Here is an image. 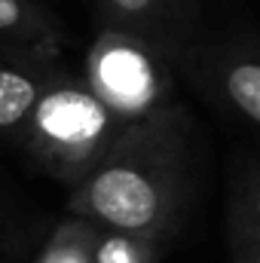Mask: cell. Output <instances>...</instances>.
Here are the masks:
<instances>
[{
	"mask_svg": "<svg viewBox=\"0 0 260 263\" xmlns=\"http://www.w3.org/2000/svg\"><path fill=\"white\" fill-rule=\"evenodd\" d=\"M0 34L22 43H55V25L31 0H0Z\"/></svg>",
	"mask_w": 260,
	"mask_h": 263,
	"instance_id": "obj_9",
	"label": "cell"
},
{
	"mask_svg": "<svg viewBox=\"0 0 260 263\" xmlns=\"http://www.w3.org/2000/svg\"><path fill=\"white\" fill-rule=\"evenodd\" d=\"M104 15L110 18L107 28H123L150 40V28L165 12V0H101Z\"/></svg>",
	"mask_w": 260,
	"mask_h": 263,
	"instance_id": "obj_10",
	"label": "cell"
},
{
	"mask_svg": "<svg viewBox=\"0 0 260 263\" xmlns=\"http://www.w3.org/2000/svg\"><path fill=\"white\" fill-rule=\"evenodd\" d=\"M46 83V77L28 67L0 62V132H18L28 126Z\"/></svg>",
	"mask_w": 260,
	"mask_h": 263,
	"instance_id": "obj_6",
	"label": "cell"
},
{
	"mask_svg": "<svg viewBox=\"0 0 260 263\" xmlns=\"http://www.w3.org/2000/svg\"><path fill=\"white\" fill-rule=\"evenodd\" d=\"M126 123L92 92L86 80L49 77L28 126L25 147L59 181L80 184L114 147Z\"/></svg>",
	"mask_w": 260,
	"mask_h": 263,
	"instance_id": "obj_2",
	"label": "cell"
},
{
	"mask_svg": "<svg viewBox=\"0 0 260 263\" xmlns=\"http://www.w3.org/2000/svg\"><path fill=\"white\" fill-rule=\"evenodd\" d=\"M172 242L153 239V236H135V233H120V230H104L98 239L95 263H159Z\"/></svg>",
	"mask_w": 260,
	"mask_h": 263,
	"instance_id": "obj_8",
	"label": "cell"
},
{
	"mask_svg": "<svg viewBox=\"0 0 260 263\" xmlns=\"http://www.w3.org/2000/svg\"><path fill=\"white\" fill-rule=\"evenodd\" d=\"M98 239H101V227L95 220L70 214L55 227L37 263H95Z\"/></svg>",
	"mask_w": 260,
	"mask_h": 263,
	"instance_id": "obj_7",
	"label": "cell"
},
{
	"mask_svg": "<svg viewBox=\"0 0 260 263\" xmlns=\"http://www.w3.org/2000/svg\"><path fill=\"white\" fill-rule=\"evenodd\" d=\"M208 92L227 114L260 132V55L236 49L214 59Z\"/></svg>",
	"mask_w": 260,
	"mask_h": 263,
	"instance_id": "obj_5",
	"label": "cell"
},
{
	"mask_svg": "<svg viewBox=\"0 0 260 263\" xmlns=\"http://www.w3.org/2000/svg\"><path fill=\"white\" fill-rule=\"evenodd\" d=\"M86 83L126 123L175 104V80L162 49L123 28H104L86 55Z\"/></svg>",
	"mask_w": 260,
	"mask_h": 263,
	"instance_id": "obj_3",
	"label": "cell"
},
{
	"mask_svg": "<svg viewBox=\"0 0 260 263\" xmlns=\"http://www.w3.org/2000/svg\"><path fill=\"white\" fill-rule=\"evenodd\" d=\"M193 117L169 104L123 129L104 159L73 184L67 211L104 230L175 242L193 199Z\"/></svg>",
	"mask_w": 260,
	"mask_h": 263,
	"instance_id": "obj_1",
	"label": "cell"
},
{
	"mask_svg": "<svg viewBox=\"0 0 260 263\" xmlns=\"http://www.w3.org/2000/svg\"><path fill=\"white\" fill-rule=\"evenodd\" d=\"M224 230L230 263H260V156L254 153L233 159Z\"/></svg>",
	"mask_w": 260,
	"mask_h": 263,
	"instance_id": "obj_4",
	"label": "cell"
}]
</instances>
